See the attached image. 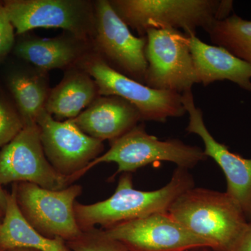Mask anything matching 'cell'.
<instances>
[{
	"instance_id": "1",
	"label": "cell",
	"mask_w": 251,
	"mask_h": 251,
	"mask_svg": "<svg viewBox=\"0 0 251 251\" xmlns=\"http://www.w3.org/2000/svg\"><path fill=\"white\" fill-rule=\"evenodd\" d=\"M194 182L188 170L178 168L164 187L153 191H142L133 188L130 173L123 174L111 197L92 204L75 202L77 224L82 232L100 226L103 229L117 225L168 211L180 195L193 188Z\"/></svg>"
},
{
	"instance_id": "2",
	"label": "cell",
	"mask_w": 251,
	"mask_h": 251,
	"mask_svg": "<svg viewBox=\"0 0 251 251\" xmlns=\"http://www.w3.org/2000/svg\"><path fill=\"white\" fill-rule=\"evenodd\" d=\"M168 214L214 251H232L249 225L237 202L227 193L191 188L173 202Z\"/></svg>"
},
{
	"instance_id": "3",
	"label": "cell",
	"mask_w": 251,
	"mask_h": 251,
	"mask_svg": "<svg viewBox=\"0 0 251 251\" xmlns=\"http://www.w3.org/2000/svg\"><path fill=\"white\" fill-rule=\"evenodd\" d=\"M112 8L130 29L145 36L150 29H179L196 35L207 31L217 20L230 16L231 0H110Z\"/></svg>"
},
{
	"instance_id": "4",
	"label": "cell",
	"mask_w": 251,
	"mask_h": 251,
	"mask_svg": "<svg viewBox=\"0 0 251 251\" xmlns=\"http://www.w3.org/2000/svg\"><path fill=\"white\" fill-rule=\"evenodd\" d=\"M110 144V150L91 162L78 175L77 179L101 163L114 162L118 165L114 176L120 173L135 172L159 161L172 162L178 168L188 170L207 158L198 147L186 145L178 139L158 140L156 136L148 134L143 125L136 126Z\"/></svg>"
},
{
	"instance_id": "5",
	"label": "cell",
	"mask_w": 251,
	"mask_h": 251,
	"mask_svg": "<svg viewBox=\"0 0 251 251\" xmlns=\"http://www.w3.org/2000/svg\"><path fill=\"white\" fill-rule=\"evenodd\" d=\"M95 81L100 96H117L138 109L142 121L166 122L171 117L186 114L182 94L171 91L155 90L133 80L109 67L93 52L78 64Z\"/></svg>"
},
{
	"instance_id": "6",
	"label": "cell",
	"mask_w": 251,
	"mask_h": 251,
	"mask_svg": "<svg viewBox=\"0 0 251 251\" xmlns=\"http://www.w3.org/2000/svg\"><path fill=\"white\" fill-rule=\"evenodd\" d=\"M80 185L62 190L46 189L28 182L16 183L13 191L18 205L27 222L44 237L61 238L66 242L80 237L74 205L82 193Z\"/></svg>"
},
{
	"instance_id": "7",
	"label": "cell",
	"mask_w": 251,
	"mask_h": 251,
	"mask_svg": "<svg viewBox=\"0 0 251 251\" xmlns=\"http://www.w3.org/2000/svg\"><path fill=\"white\" fill-rule=\"evenodd\" d=\"M145 36L148 69L145 85L181 94L192 90L198 82L187 34L168 28L148 29Z\"/></svg>"
},
{
	"instance_id": "8",
	"label": "cell",
	"mask_w": 251,
	"mask_h": 251,
	"mask_svg": "<svg viewBox=\"0 0 251 251\" xmlns=\"http://www.w3.org/2000/svg\"><path fill=\"white\" fill-rule=\"evenodd\" d=\"M94 9L95 32L91 41L94 53L116 72L145 84L146 36L133 35L110 0H96Z\"/></svg>"
},
{
	"instance_id": "9",
	"label": "cell",
	"mask_w": 251,
	"mask_h": 251,
	"mask_svg": "<svg viewBox=\"0 0 251 251\" xmlns=\"http://www.w3.org/2000/svg\"><path fill=\"white\" fill-rule=\"evenodd\" d=\"M3 4L17 36L36 28H59L85 40L94 37V1L7 0Z\"/></svg>"
},
{
	"instance_id": "10",
	"label": "cell",
	"mask_w": 251,
	"mask_h": 251,
	"mask_svg": "<svg viewBox=\"0 0 251 251\" xmlns=\"http://www.w3.org/2000/svg\"><path fill=\"white\" fill-rule=\"evenodd\" d=\"M20 182L53 191L72 185L69 177L56 171L46 158L37 125L25 126L0 150V184Z\"/></svg>"
},
{
	"instance_id": "11",
	"label": "cell",
	"mask_w": 251,
	"mask_h": 251,
	"mask_svg": "<svg viewBox=\"0 0 251 251\" xmlns=\"http://www.w3.org/2000/svg\"><path fill=\"white\" fill-rule=\"evenodd\" d=\"M36 124L46 158L72 184L103 152V141L86 134L72 120L57 121L45 110Z\"/></svg>"
},
{
	"instance_id": "12",
	"label": "cell",
	"mask_w": 251,
	"mask_h": 251,
	"mask_svg": "<svg viewBox=\"0 0 251 251\" xmlns=\"http://www.w3.org/2000/svg\"><path fill=\"white\" fill-rule=\"evenodd\" d=\"M131 251H196L212 249L209 242L181 226L168 211L101 229Z\"/></svg>"
},
{
	"instance_id": "13",
	"label": "cell",
	"mask_w": 251,
	"mask_h": 251,
	"mask_svg": "<svg viewBox=\"0 0 251 251\" xmlns=\"http://www.w3.org/2000/svg\"><path fill=\"white\" fill-rule=\"evenodd\" d=\"M182 102L188 115L186 130L200 136L204 145V154L211 157L224 172L227 180L226 193L237 203L248 222H251V158H244L229 151L214 139L206 128L201 108L196 106L192 90L182 94Z\"/></svg>"
},
{
	"instance_id": "14",
	"label": "cell",
	"mask_w": 251,
	"mask_h": 251,
	"mask_svg": "<svg viewBox=\"0 0 251 251\" xmlns=\"http://www.w3.org/2000/svg\"><path fill=\"white\" fill-rule=\"evenodd\" d=\"M16 41L13 51L18 59L44 72L59 69L64 72L75 67L92 50L91 41L63 31L53 38L25 34Z\"/></svg>"
},
{
	"instance_id": "15",
	"label": "cell",
	"mask_w": 251,
	"mask_h": 251,
	"mask_svg": "<svg viewBox=\"0 0 251 251\" xmlns=\"http://www.w3.org/2000/svg\"><path fill=\"white\" fill-rule=\"evenodd\" d=\"M72 120L86 134L110 143L143 122L138 109L117 96H100Z\"/></svg>"
},
{
	"instance_id": "16",
	"label": "cell",
	"mask_w": 251,
	"mask_h": 251,
	"mask_svg": "<svg viewBox=\"0 0 251 251\" xmlns=\"http://www.w3.org/2000/svg\"><path fill=\"white\" fill-rule=\"evenodd\" d=\"M195 72L198 84L204 87L219 81L228 80L242 90L251 92V65L228 50L188 36Z\"/></svg>"
},
{
	"instance_id": "17",
	"label": "cell",
	"mask_w": 251,
	"mask_h": 251,
	"mask_svg": "<svg viewBox=\"0 0 251 251\" xmlns=\"http://www.w3.org/2000/svg\"><path fill=\"white\" fill-rule=\"evenodd\" d=\"M99 97L95 81L76 65L65 71L62 80L51 88L45 110L57 121L74 120Z\"/></svg>"
},
{
	"instance_id": "18",
	"label": "cell",
	"mask_w": 251,
	"mask_h": 251,
	"mask_svg": "<svg viewBox=\"0 0 251 251\" xmlns=\"http://www.w3.org/2000/svg\"><path fill=\"white\" fill-rule=\"evenodd\" d=\"M6 85L25 126L37 125L51 90L49 73L24 62L10 71Z\"/></svg>"
},
{
	"instance_id": "19",
	"label": "cell",
	"mask_w": 251,
	"mask_h": 251,
	"mask_svg": "<svg viewBox=\"0 0 251 251\" xmlns=\"http://www.w3.org/2000/svg\"><path fill=\"white\" fill-rule=\"evenodd\" d=\"M0 224V251L30 249L40 251H72L61 238L50 239L34 229L20 210L14 192L8 195Z\"/></svg>"
},
{
	"instance_id": "20",
	"label": "cell",
	"mask_w": 251,
	"mask_h": 251,
	"mask_svg": "<svg viewBox=\"0 0 251 251\" xmlns=\"http://www.w3.org/2000/svg\"><path fill=\"white\" fill-rule=\"evenodd\" d=\"M67 244L72 251H131L97 227L84 231L80 237Z\"/></svg>"
},
{
	"instance_id": "21",
	"label": "cell",
	"mask_w": 251,
	"mask_h": 251,
	"mask_svg": "<svg viewBox=\"0 0 251 251\" xmlns=\"http://www.w3.org/2000/svg\"><path fill=\"white\" fill-rule=\"evenodd\" d=\"M24 127L14 101L0 91V148L9 143Z\"/></svg>"
},
{
	"instance_id": "22",
	"label": "cell",
	"mask_w": 251,
	"mask_h": 251,
	"mask_svg": "<svg viewBox=\"0 0 251 251\" xmlns=\"http://www.w3.org/2000/svg\"><path fill=\"white\" fill-rule=\"evenodd\" d=\"M16 31L8 17L3 2H0V63L13 50L16 43Z\"/></svg>"
},
{
	"instance_id": "23",
	"label": "cell",
	"mask_w": 251,
	"mask_h": 251,
	"mask_svg": "<svg viewBox=\"0 0 251 251\" xmlns=\"http://www.w3.org/2000/svg\"><path fill=\"white\" fill-rule=\"evenodd\" d=\"M234 54L251 65V21L245 19L239 24L234 41Z\"/></svg>"
},
{
	"instance_id": "24",
	"label": "cell",
	"mask_w": 251,
	"mask_h": 251,
	"mask_svg": "<svg viewBox=\"0 0 251 251\" xmlns=\"http://www.w3.org/2000/svg\"><path fill=\"white\" fill-rule=\"evenodd\" d=\"M232 251H251V222L249 223L245 232Z\"/></svg>"
},
{
	"instance_id": "25",
	"label": "cell",
	"mask_w": 251,
	"mask_h": 251,
	"mask_svg": "<svg viewBox=\"0 0 251 251\" xmlns=\"http://www.w3.org/2000/svg\"><path fill=\"white\" fill-rule=\"evenodd\" d=\"M8 195L9 193L6 192L0 184V212L4 215L5 209H6V204H7Z\"/></svg>"
},
{
	"instance_id": "26",
	"label": "cell",
	"mask_w": 251,
	"mask_h": 251,
	"mask_svg": "<svg viewBox=\"0 0 251 251\" xmlns=\"http://www.w3.org/2000/svg\"><path fill=\"white\" fill-rule=\"evenodd\" d=\"M10 251H40L34 250V249H14V250Z\"/></svg>"
},
{
	"instance_id": "27",
	"label": "cell",
	"mask_w": 251,
	"mask_h": 251,
	"mask_svg": "<svg viewBox=\"0 0 251 251\" xmlns=\"http://www.w3.org/2000/svg\"><path fill=\"white\" fill-rule=\"evenodd\" d=\"M3 216V214H1V212H0V224H1V216Z\"/></svg>"
}]
</instances>
